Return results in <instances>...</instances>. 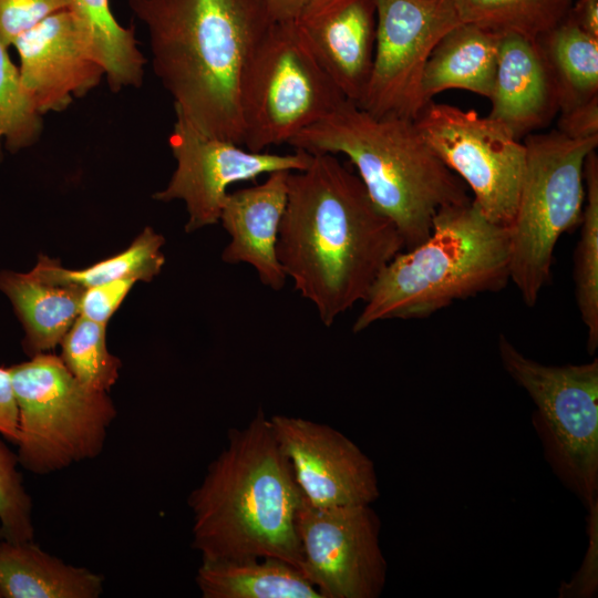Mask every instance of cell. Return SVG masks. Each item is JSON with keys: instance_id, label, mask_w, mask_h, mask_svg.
Here are the masks:
<instances>
[{"instance_id": "1", "label": "cell", "mask_w": 598, "mask_h": 598, "mask_svg": "<svg viewBox=\"0 0 598 598\" xmlns=\"http://www.w3.org/2000/svg\"><path fill=\"white\" fill-rule=\"evenodd\" d=\"M403 248L395 224L337 155L312 153L305 169L290 172L277 258L326 327L367 299Z\"/></svg>"}, {"instance_id": "2", "label": "cell", "mask_w": 598, "mask_h": 598, "mask_svg": "<svg viewBox=\"0 0 598 598\" xmlns=\"http://www.w3.org/2000/svg\"><path fill=\"white\" fill-rule=\"evenodd\" d=\"M147 28L153 70L202 133L243 145L241 87L274 23L265 0H128Z\"/></svg>"}, {"instance_id": "3", "label": "cell", "mask_w": 598, "mask_h": 598, "mask_svg": "<svg viewBox=\"0 0 598 598\" xmlns=\"http://www.w3.org/2000/svg\"><path fill=\"white\" fill-rule=\"evenodd\" d=\"M303 495L270 419L259 409L188 496L192 547L202 561L275 557L300 569L296 518ZM301 571V570H300Z\"/></svg>"}, {"instance_id": "4", "label": "cell", "mask_w": 598, "mask_h": 598, "mask_svg": "<svg viewBox=\"0 0 598 598\" xmlns=\"http://www.w3.org/2000/svg\"><path fill=\"white\" fill-rule=\"evenodd\" d=\"M289 144L311 154L347 156L373 203L395 224L406 249L429 237L441 208L472 199L414 120L377 117L349 100Z\"/></svg>"}, {"instance_id": "5", "label": "cell", "mask_w": 598, "mask_h": 598, "mask_svg": "<svg viewBox=\"0 0 598 598\" xmlns=\"http://www.w3.org/2000/svg\"><path fill=\"white\" fill-rule=\"evenodd\" d=\"M508 228L489 220L471 199L441 208L421 244L399 252L373 283L352 331L379 321L422 319L455 301L505 288Z\"/></svg>"}, {"instance_id": "6", "label": "cell", "mask_w": 598, "mask_h": 598, "mask_svg": "<svg viewBox=\"0 0 598 598\" xmlns=\"http://www.w3.org/2000/svg\"><path fill=\"white\" fill-rule=\"evenodd\" d=\"M526 162L516 212L507 227L509 279L534 307L551 280L557 241L579 226L585 202L584 167L598 137L570 138L559 131L524 137Z\"/></svg>"}, {"instance_id": "7", "label": "cell", "mask_w": 598, "mask_h": 598, "mask_svg": "<svg viewBox=\"0 0 598 598\" xmlns=\"http://www.w3.org/2000/svg\"><path fill=\"white\" fill-rule=\"evenodd\" d=\"M18 410L20 466L45 475L95 458L116 417L109 392L81 384L59 355L44 352L9 367Z\"/></svg>"}, {"instance_id": "8", "label": "cell", "mask_w": 598, "mask_h": 598, "mask_svg": "<svg viewBox=\"0 0 598 598\" xmlns=\"http://www.w3.org/2000/svg\"><path fill=\"white\" fill-rule=\"evenodd\" d=\"M344 101L296 21H274L243 82V146L264 152L272 145L289 144Z\"/></svg>"}, {"instance_id": "9", "label": "cell", "mask_w": 598, "mask_h": 598, "mask_svg": "<svg viewBox=\"0 0 598 598\" xmlns=\"http://www.w3.org/2000/svg\"><path fill=\"white\" fill-rule=\"evenodd\" d=\"M497 351L506 373L536 410L534 424L559 478L591 512L598 493V360L547 365L520 352L504 334Z\"/></svg>"}, {"instance_id": "10", "label": "cell", "mask_w": 598, "mask_h": 598, "mask_svg": "<svg viewBox=\"0 0 598 598\" xmlns=\"http://www.w3.org/2000/svg\"><path fill=\"white\" fill-rule=\"evenodd\" d=\"M414 122L436 156L472 190L483 214L508 227L525 171L524 143L488 115L433 101Z\"/></svg>"}, {"instance_id": "11", "label": "cell", "mask_w": 598, "mask_h": 598, "mask_svg": "<svg viewBox=\"0 0 598 598\" xmlns=\"http://www.w3.org/2000/svg\"><path fill=\"white\" fill-rule=\"evenodd\" d=\"M372 69L358 104L377 117L415 120L424 107L421 82L439 40L461 23L452 0H375Z\"/></svg>"}, {"instance_id": "12", "label": "cell", "mask_w": 598, "mask_h": 598, "mask_svg": "<svg viewBox=\"0 0 598 598\" xmlns=\"http://www.w3.org/2000/svg\"><path fill=\"white\" fill-rule=\"evenodd\" d=\"M381 523L370 505L319 507L303 497L296 518L302 575L322 598H377L386 578Z\"/></svg>"}, {"instance_id": "13", "label": "cell", "mask_w": 598, "mask_h": 598, "mask_svg": "<svg viewBox=\"0 0 598 598\" xmlns=\"http://www.w3.org/2000/svg\"><path fill=\"white\" fill-rule=\"evenodd\" d=\"M175 115L168 144L176 168L167 186L153 198L183 200L188 213L187 233L219 221L230 185L277 171H301L310 163L311 154L303 150L295 148L288 154L252 152L235 142L206 135L182 114Z\"/></svg>"}, {"instance_id": "14", "label": "cell", "mask_w": 598, "mask_h": 598, "mask_svg": "<svg viewBox=\"0 0 598 598\" xmlns=\"http://www.w3.org/2000/svg\"><path fill=\"white\" fill-rule=\"evenodd\" d=\"M269 419L309 504L371 505L380 496L373 462L343 433L297 416Z\"/></svg>"}, {"instance_id": "15", "label": "cell", "mask_w": 598, "mask_h": 598, "mask_svg": "<svg viewBox=\"0 0 598 598\" xmlns=\"http://www.w3.org/2000/svg\"><path fill=\"white\" fill-rule=\"evenodd\" d=\"M12 45L22 84L42 115L65 110L105 76L69 9L48 17Z\"/></svg>"}, {"instance_id": "16", "label": "cell", "mask_w": 598, "mask_h": 598, "mask_svg": "<svg viewBox=\"0 0 598 598\" xmlns=\"http://www.w3.org/2000/svg\"><path fill=\"white\" fill-rule=\"evenodd\" d=\"M295 21L346 99L358 105L372 69L375 0H310Z\"/></svg>"}, {"instance_id": "17", "label": "cell", "mask_w": 598, "mask_h": 598, "mask_svg": "<svg viewBox=\"0 0 598 598\" xmlns=\"http://www.w3.org/2000/svg\"><path fill=\"white\" fill-rule=\"evenodd\" d=\"M289 171L268 174L266 181L228 193L219 221L230 241L221 254L226 264H248L262 285L281 290L286 274L277 258V239L287 205Z\"/></svg>"}, {"instance_id": "18", "label": "cell", "mask_w": 598, "mask_h": 598, "mask_svg": "<svg viewBox=\"0 0 598 598\" xmlns=\"http://www.w3.org/2000/svg\"><path fill=\"white\" fill-rule=\"evenodd\" d=\"M489 117L517 140L546 126L559 112L556 84L538 41L520 34L499 35Z\"/></svg>"}, {"instance_id": "19", "label": "cell", "mask_w": 598, "mask_h": 598, "mask_svg": "<svg viewBox=\"0 0 598 598\" xmlns=\"http://www.w3.org/2000/svg\"><path fill=\"white\" fill-rule=\"evenodd\" d=\"M103 591V575L65 563L34 540L0 537L1 598H97Z\"/></svg>"}, {"instance_id": "20", "label": "cell", "mask_w": 598, "mask_h": 598, "mask_svg": "<svg viewBox=\"0 0 598 598\" xmlns=\"http://www.w3.org/2000/svg\"><path fill=\"white\" fill-rule=\"evenodd\" d=\"M499 35L471 23H458L433 48L423 70L424 106L439 93L460 89L488 97L492 94Z\"/></svg>"}, {"instance_id": "21", "label": "cell", "mask_w": 598, "mask_h": 598, "mask_svg": "<svg viewBox=\"0 0 598 598\" xmlns=\"http://www.w3.org/2000/svg\"><path fill=\"white\" fill-rule=\"evenodd\" d=\"M0 291L20 319L22 347L30 357L53 350L80 316L84 289L48 282L31 270L0 271Z\"/></svg>"}, {"instance_id": "22", "label": "cell", "mask_w": 598, "mask_h": 598, "mask_svg": "<svg viewBox=\"0 0 598 598\" xmlns=\"http://www.w3.org/2000/svg\"><path fill=\"white\" fill-rule=\"evenodd\" d=\"M203 598H322L300 569L275 557L202 561Z\"/></svg>"}, {"instance_id": "23", "label": "cell", "mask_w": 598, "mask_h": 598, "mask_svg": "<svg viewBox=\"0 0 598 598\" xmlns=\"http://www.w3.org/2000/svg\"><path fill=\"white\" fill-rule=\"evenodd\" d=\"M93 58L102 65L110 89L138 87L143 82L145 59L132 28L114 18L110 0H70L68 8Z\"/></svg>"}, {"instance_id": "24", "label": "cell", "mask_w": 598, "mask_h": 598, "mask_svg": "<svg viewBox=\"0 0 598 598\" xmlns=\"http://www.w3.org/2000/svg\"><path fill=\"white\" fill-rule=\"evenodd\" d=\"M537 41L556 84L559 113L598 96V39L566 17Z\"/></svg>"}, {"instance_id": "25", "label": "cell", "mask_w": 598, "mask_h": 598, "mask_svg": "<svg viewBox=\"0 0 598 598\" xmlns=\"http://www.w3.org/2000/svg\"><path fill=\"white\" fill-rule=\"evenodd\" d=\"M164 243L162 235L146 227L125 250L86 268L66 269L58 260L40 255L31 271L48 282L82 289L126 278L151 281L164 266Z\"/></svg>"}, {"instance_id": "26", "label": "cell", "mask_w": 598, "mask_h": 598, "mask_svg": "<svg viewBox=\"0 0 598 598\" xmlns=\"http://www.w3.org/2000/svg\"><path fill=\"white\" fill-rule=\"evenodd\" d=\"M585 202L574 252L575 298L587 330V350L598 348V156L590 152L584 167Z\"/></svg>"}, {"instance_id": "27", "label": "cell", "mask_w": 598, "mask_h": 598, "mask_svg": "<svg viewBox=\"0 0 598 598\" xmlns=\"http://www.w3.org/2000/svg\"><path fill=\"white\" fill-rule=\"evenodd\" d=\"M457 17L495 34L539 39L568 14L573 0H452Z\"/></svg>"}, {"instance_id": "28", "label": "cell", "mask_w": 598, "mask_h": 598, "mask_svg": "<svg viewBox=\"0 0 598 598\" xmlns=\"http://www.w3.org/2000/svg\"><path fill=\"white\" fill-rule=\"evenodd\" d=\"M106 324L79 316L60 342L63 364L84 386L109 392L116 383L121 360L106 347Z\"/></svg>"}, {"instance_id": "29", "label": "cell", "mask_w": 598, "mask_h": 598, "mask_svg": "<svg viewBox=\"0 0 598 598\" xmlns=\"http://www.w3.org/2000/svg\"><path fill=\"white\" fill-rule=\"evenodd\" d=\"M8 48L0 41V162L3 145L18 152L35 143L42 131V114L25 91Z\"/></svg>"}, {"instance_id": "30", "label": "cell", "mask_w": 598, "mask_h": 598, "mask_svg": "<svg viewBox=\"0 0 598 598\" xmlns=\"http://www.w3.org/2000/svg\"><path fill=\"white\" fill-rule=\"evenodd\" d=\"M19 466L17 452H12L0 437V537L17 542L34 540L32 498Z\"/></svg>"}, {"instance_id": "31", "label": "cell", "mask_w": 598, "mask_h": 598, "mask_svg": "<svg viewBox=\"0 0 598 598\" xmlns=\"http://www.w3.org/2000/svg\"><path fill=\"white\" fill-rule=\"evenodd\" d=\"M69 6L70 0H0V41L12 45L18 37Z\"/></svg>"}, {"instance_id": "32", "label": "cell", "mask_w": 598, "mask_h": 598, "mask_svg": "<svg viewBox=\"0 0 598 598\" xmlns=\"http://www.w3.org/2000/svg\"><path fill=\"white\" fill-rule=\"evenodd\" d=\"M135 282L137 280L126 278L84 289L81 297L80 316L106 324Z\"/></svg>"}, {"instance_id": "33", "label": "cell", "mask_w": 598, "mask_h": 598, "mask_svg": "<svg viewBox=\"0 0 598 598\" xmlns=\"http://www.w3.org/2000/svg\"><path fill=\"white\" fill-rule=\"evenodd\" d=\"M556 130L570 138L598 137V96L560 112Z\"/></svg>"}, {"instance_id": "34", "label": "cell", "mask_w": 598, "mask_h": 598, "mask_svg": "<svg viewBox=\"0 0 598 598\" xmlns=\"http://www.w3.org/2000/svg\"><path fill=\"white\" fill-rule=\"evenodd\" d=\"M0 435L16 445L18 410L9 368L0 367Z\"/></svg>"}, {"instance_id": "35", "label": "cell", "mask_w": 598, "mask_h": 598, "mask_svg": "<svg viewBox=\"0 0 598 598\" xmlns=\"http://www.w3.org/2000/svg\"><path fill=\"white\" fill-rule=\"evenodd\" d=\"M567 17L587 34L598 39V0H577Z\"/></svg>"}, {"instance_id": "36", "label": "cell", "mask_w": 598, "mask_h": 598, "mask_svg": "<svg viewBox=\"0 0 598 598\" xmlns=\"http://www.w3.org/2000/svg\"><path fill=\"white\" fill-rule=\"evenodd\" d=\"M309 1L310 0H265L271 19L277 22L296 20Z\"/></svg>"}, {"instance_id": "37", "label": "cell", "mask_w": 598, "mask_h": 598, "mask_svg": "<svg viewBox=\"0 0 598 598\" xmlns=\"http://www.w3.org/2000/svg\"><path fill=\"white\" fill-rule=\"evenodd\" d=\"M0 598H1V596H0Z\"/></svg>"}]
</instances>
